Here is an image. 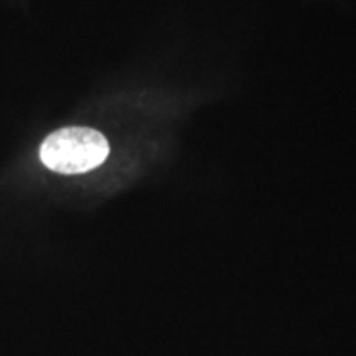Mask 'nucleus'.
I'll use <instances>...</instances> for the list:
<instances>
[{"instance_id": "1", "label": "nucleus", "mask_w": 356, "mask_h": 356, "mask_svg": "<svg viewBox=\"0 0 356 356\" xmlns=\"http://www.w3.org/2000/svg\"><path fill=\"white\" fill-rule=\"evenodd\" d=\"M109 155V144L101 132L89 127H65L47 137L40 157L50 170L74 175L99 167Z\"/></svg>"}]
</instances>
